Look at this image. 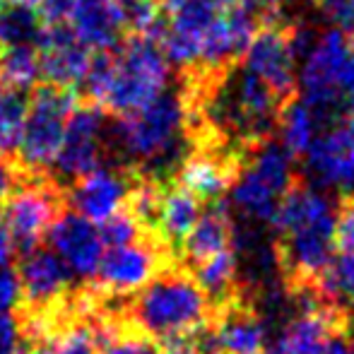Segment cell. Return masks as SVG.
<instances>
[{
    "mask_svg": "<svg viewBox=\"0 0 354 354\" xmlns=\"http://www.w3.org/2000/svg\"><path fill=\"white\" fill-rule=\"evenodd\" d=\"M335 207L313 186L289 188L272 224L282 234L284 261L297 275L321 277L335 258Z\"/></svg>",
    "mask_w": 354,
    "mask_h": 354,
    "instance_id": "6da1fadb",
    "label": "cell"
},
{
    "mask_svg": "<svg viewBox=\"0 0 354 354\" xmlns=\"http://www.w3.org/2000/svg\"><path fill=\"white\" fill-rule=\"evenodd\" d=\"M191 131L188 104L181 94L157 97L152 104L118 116L111 138L123 157L147 169H159L181 157Z\"/></svg>",
    "mask_w": 354,
    "mask_h": 354,
    "instance_id": "7a4b0ae2",
    "label": "cell"
},
{
    "mask_svg": "<svg viewBox=\"0 0 354 354\" xmlns=\"http://www.w3.org/2000/svg\"><path fill=\"white\" fill-rule=\"evenodd\" d=\"M207 306V294L198 280L181 272H167L138 292L133 318L147 335L159 340H183L203 328Z\"/></svg>",
    "mask_w": 354,
    "mask_h": 354,
    "instance_id": "3957f363",
    "label": "cell"
},
{
    "mask_svg": "<svg viewBox=\"0 0 354 354\" xmlns=\"http://www.w3.org/2000/svg\"><path fill=\"white\" fill-rule=\"evenodd\" d=\"M169 75V58L157 46V39L133 34L113 56L111 77L97 104L116 116L133 113L162 97Z\"/></svg>",
    "mask_w": 354,
    "mask_h": 354,
    "instance_id": "277c9868",
    "label": "cell"
},
{
    "mask_svg": "<svg viewBox=\"0 0 354 354\" xmlns=\"http://www.w3.org/2000/svg\"><path fill=\"white\" fill-rule=\"evenodd\" d=\"M354 48V37L345 29H328L304 56L299 73L301 99L316 109L321 123L335 121L345 102V80Z\"/></svg>",
    "mask_w": 354,
    "mask_h": 354,
    "instance_id": "5b68a950",
    "label": "cell"
},
{
    "mask_svg": "<svg viewBox=\"0 0 354 354\" xmlns=\"http://www.w3.org/2000/svg\"><path fill=\"white\" fill-rule=\"evenodd\" d=\"M77 109L75 87L48 82L34 89L29 99L27 126L22 133V142L17 147L19 162L24 169L39 174L53 169L63 138H66L68 118Z\"/></svg>",
    "mask_w": 354,
    "mask_h": 354,
    "instance_id": "8992f818",
    "label": "cell"
},
{
    "mask_svg": "<svg viewBox=\"0 0 354 354\" xmlns=\"http://www.w3.org/2000/svg\"><path fill=\"white\" fill-rule=\"evenodd\" d=\"M241 68L268 82L284 102L294 99L299 87L297 63L299 56L289 39V29L277 24L275 19L266 17V22L258 27L256 37L243 51Z\"/></svg>",
    "mask_w": 354,
    "mask_h": 354,
    "instance_id": "52a82bcc",
    "label": "cell"
},
{
    "mask_svg": "<svg viewBox=\"0 0 354 354\" xmlns=\"http://www.w3.org/2000/svg\"><path fill=\"white\" fill-rule=\"evenodd\" d=\"M104 138H106L104 109L99 104L77 106L68 118L66 138L53 162V171L68 181H77L80 176L94 171L104 157Z\"/></svg>",
    "mask_w": 354,
    "mask_h": 354,
    "instance_id": "ba28073f",
    "label": "cell"
},
{
    "mask_svg": "<svg viewBox=\"0 0 354 354\" xmlns=\"http://www.w3.org/2000/svg\"><path fill=\"white\" fill-rule=\"evenodd\" d=\"M53 251L61 256V261L68 266L73 277L89 280L97 277L99 266L106 253V241H104L102 227L92 219H87L80 212H68L56 217L46 234Z\"/></svg>",
    "mask_w": 354,
    "mask_h": 354,
    "instance_id": "9c48e42d",
    "label": "cell"
},
{
    "mask_svg": "<svg viewBox=\"0 0 354 354\" xmlns=\"http://www.w3.org/2000/svg\"><path fill=\"white\" fill-rule=\"evenodd\" d=\"M58 217V198L44 183H27L8 193L3 219L15 248H37Z\"/></svg>",
    "mask_w": 354,
    "mask_h": 354,
    "instance_id": "30bf717a",
    "label": "cell"
},
{
    "mask_svg": "<svg viewBox=\"0 0 354 354\" xmlns=\"http://www.w3.org/2000/svg\"><path fill=\"white\" fill-rule=\"evenodd\" d=\"M306 167L318 183L354 193V118L345 116L321 131L306 152Z\"/></svg>",
    "mask_w": 354,
    "mask_h": 354,
    "instance_id": "8fae6325",
    "label": "cell"
},
{
    "mask_svg": "<svg viewBox=\"0 0 354 354\" xmlns=\"http://www.w3.org/2000/svg\"><path fill=\"white\" fill-rule=\"evenodd\" d=\"M159 253L145 241H131L123 246H109L99 266V284L113 297H131L147 287L157 277Z\"/></svg>",
    "mask_w": 354,
    "mask_h": 354,
    "instance_id": "7c38bea8",
    "label": "cell"
},
{
    "mask_svg": "<svg viewBox=\"0 0 354 354\" xmlns=\"http://www.w3.org/2000/svg\"><path fill=\"white\" fill-rule=\"evenodd\" d=\"M131 193L133 186L126 174L99 164L94 171L84 174L75 181L71 191V205L75 207V212L102 224L126 207Z\"/></svg>",
    "mask_w": 354,
    "mask_h": 354,
    "instance_id": "4fadbf2b",
    "label": "cell"
},
{
    "mask_svg": "<svg viewBox=\"0 0 354 354\" xmlns=\"http://www.w3.org/2000/svg\"><path fill=\"white\" fill-rule=\"evenodd\" d=\"M39 56H41V75L48 82L75 87L84 82L92 66L89 48L73 34L66 24H48L39 39Z\"/></svg>",
    "mask_w": 354,
    "mask_h": 354,
    "instance_id": "5bb4252c",
    "label": "cell"
},
{
    "mask_svg": "<svg viewBox=\"0 0 354 354\" xmlns=\"http://www.w3.org/2000/svg\"><path fill=\"white\" fill-rule=\"evenodd\" d=\"M73 34L89 51H111L126 32V12L121 0H77L68 19Z\"/></svg>",
    "mask_w": 354,
    "mask_h": 354,
    "instance_id": "9a60e30c",
    "label": "cell"
},
{
    "mask_svg": "<svg viewBox=\"0 0 354 354\" xmlns=\"http://www.w3.org/2000/svg\"><path fill=\"white\" fill-rule=\"evenodd\" d=\"M17 272L22 280L24 297L34 306H46V304L58 301L73 280V272L68 270V266L53 248H29Z\"/></svg>",
    "mask_w": 354,
    "mask_h": 354,
    "instance_id": "2e32d148",
    "label": "cell"
},
{
    "mask_svg": "<svg viewBox=\"0 0 354 354\" xmlns=\"http://www.w3.org/2000/svg\"><path fill=\"white\" fill-rule=\"evenodd\" d=\"M236 174L229 167V159L212 152H198L183 159L178 169V183L201 201H217L232 188Z\"/></svg>",
    "mask_w": 354,
    "mask_h": 354,
    "instance_id": "e0dca14e",
    "label": "cell"
},
{
    "mask_svg": "<svg viewBox=\"0 0 354 354\" xmlns=\"http://www.w3.org/2000/svg\"><path fill=\"white\" fill-rule=\"evenodd\" d=\"M229 191H232L234 210L241 212L246 219H253V222H272L280 201L284 198V193L277 191L253 167H246L241 174H236Z\"/></svg>",
    "mask_w": 354,
    "mask_h": 354,
    "instance_id": "ac0fdd59",
    "label": "cell"
},
{
    "mask_svg": "<svg viewBox=\"0 0 354 354\" xmlns=\"http://www.w3.org/2000/svg\"><path fill=\"white\" fill-rule=\"evenodd\" d=\"M210 340L219 354H266L268 350L266 326L248 311H229L217 323Z\"/></svg>",
    "mask_w": 354,
    "mask_h": 354,
    "instance_id": "d6986e66",
    "label": "cell"
},
{
    "mask_svg": "<svg viewBox=\"0 0 354 354\" xmlns=\"http://www.w3.org/2000/svg\"><path fill=\"white\" fill-rule=\"evenodd\" d=\"M201 198L193 196L183 186H178L162 193L154 222H157V229L164 236V241L183 243L191 229L196 227V222L201 219Z\"/></svg>",
    "mask_w": 354,
    "mask_h": 354,
    "instance_id": "ffe728a7",
    "label": "cell"
},
{
    "mask_svg": "<svg viewBox=\"0 0 354 354\" xmlns=\"http://www.w3.org/2000/svg\"><path fill=\"white\" fill-rule=\"evenodd\" d=\"M234 243V227L229 214L222 207H214L201 214V219L196 222V227L191 229V234L183 241L186 248V258L193 261V266L205 258L222 253L227 248H232Z\"/></svg>",
    "mask_w": 354,
    "mask_h": 354,
    "instance_id": "44dd1931",
    "label": "cell"
},
{
    "mask_svg": "<svg viewBox=\"0 0 354 354\" xmlns=\"http://www.w3.org/2000/svg\"><path fill=\"white\" fill-rule=\"evenodd\" d=\"M280 142L294 157H306L313 140L321 133V118L316 109L304 99H289L280 111Z\"/></svg>",
    "mask_w": 354,
    "mask_h": 354,
    "instance_id": "7402d4cb",
    "label": "cell"
},
{
    "mask_svg": "<svg viewBox=\"0 0 354 354\" xmlns=\"http://www.w3.org/2000/svg\"><path fill=\"white\" fill-rule=\"evenodd\" d=\"M41 75V56L34 44L0 46V84L15 89H29Z\"/></svg>",
    "mask_w": 354,
    "mask_h": 354,
    "instance_id": "603a6c76",
    "label": "cell"
},
{
    "mask_svg": "<svg viewBox=\"0 0 354 354\" xmlns=\"http://www.w3.org/2000/svg\"><path fill=\"white\" fill-rule=\"evenodd\" d=\"M109 337V328L71 326L44 337L37 354H102V345Z\"/></svg>",
    "mask_w": 354,
    "mask_h": 354,
    "instance_id": "cb8c5ba5",
    "label": "cell"
},
{
    "mask_svg": "<svg viewBox=\"0 0 354 354\" xmlns=\"http://www.w3.org/2000/svg\"><path fill=\"white\" fill-rule=\"evenodd\" d=\"M29 102L22 89L0 84V154H15L27 126Z\"/></svg>",
    "mask_w": 354,
    "mask_h": 354,
    "instance_id": "d4e9b609",
    "label": "cell"
},
{
    "mask_svg": "<svg viewBox=\"0 0 354 354\" xmlns=\"http://www.w3.org/2000/svg\"><path fill=\"white\" fill-rule=\"evenodd\" d=\"M236 272H239V258L232 248L196 263V280L205 289L207 297L212 299L229 297L234 282H236Z\"/></svg>",
    "mask_w": 354,
    "mask_h": 354,
    "instance_id": "484cf974",
    "label": "cell"
},
{
    "mask_svg": "<svg viewBox=\"0 0 354 354\" xmlns=\"http://www.w3.org/2000/svg\"><path fill=\"white\" fill-rule=\"evenodd\" d=\"M41 22L37 10L22 5H3L0 10V46L10 44H39L41 39Z\"/></svg>",
    "mask_w": 354,
    "mask_h": 354,
    "instance_id": "4316f807",
    "label": "cell"
},
{
    "mask_svg": "<svg viewBox=\"0 0 354 354\" xmlns=\"http://www.w3.org/2000/svg\"><path fill=\"white\" fill-rule=\"evenodd\" d=\"M323 292L330 297H342L354 301V251H342L321 277Z\"/></svg>",
    "mask_w": 354,
    "mask_h": 354,
    "instance_id": "83f0119b",
    "label": "cell"
},
{
    "mask_svg": "<svg viewBox=\"0 0 354 354\" xmlns=\"http://www.w3.org/2000/svg\"><path fill=\"white\" fill-rule=\"evenodd\" d=\"M104 234V241L106 246H123V243H131L140 239V222H138V214L118 212L111 219L99 224Z\"/></svg>",
    "mask_w": 354,
    "mask_h": 354,
    "instance_id": "f1b7e54d",
    "label": "cell"
},
{
    "mask_svg": "<svg viewBox=\"0 0 354 354\" xmlns=\"http://www.w3.org/2000/svg\"><path fill=\"white\" fill-rule=\"evenodd\" d=\"M24 289L17 270H10L8 266H0V313H12L17 304L22 301Z\"/></svg>",
    "mask_w": 354,
    "mask_h": 354,
    "instance_id": "f546056e",
    "label": "cell"
},
{
    "mask_svg": "<svg viewBox=\"0 0 354 354\" xmlns=\"http://www.w3.org/2000/svg\"><path fill=\"white\" fill-rule=\"evenodd\" d=\"M27 340H24L22 326L12 313H0V354H24Z\"/></svg>",
    "mask_w": 354,
    "mask_h": 354,
    "instance_id": "4dcf8cb0",
    "label": "cell"
},
{
    "mask_svg": "<svg viewBox=\"0 0 354 354\" xmlns=\"http://www.w3.org/2000/svg\"><path fill=\"white\" fill-rule=\"evenodd\" d=\"M102 354H159V350L149 340H145V337L113 335L102 345Z\"/></svg>",
    "mask_w": 354,
    "mask_h": 354,
    "instance_id": "1f68e13d",
    "label": "cell"
},
{
    "mask_svg": "<svg viewBox=\"0 0 354 354\" xmlns=\"http://www.w3.org/2000/svg\"><path fill=\"white\" fill-rule=\"evenodd\" d=\"M335 241L340 251H354V198H350V201L337 210Z\"/></svg>",
    "mask_w": 354,
    "mask_h": 354,
    "instance_id": "d6a6232c",
    "label": "cell"
},
{
    "mask_svg": "<svg viewBox=\"0 0 354 354\" xmlns=\"http://www.w3.org/2000/svg\"><path fill=\"white\" fill-rule=\"evenodd\" d=\"M131 201H133V210L140 219H154L159 207V201H162V193L152 186V183H142V186L133 188L131 193Z\"/></svg>",
    "mask_w": 354,
    "mask_h": 354,
    "instance_id": "836d02e7",
    "label": "cell"
},
{
    "mask_svg": "<svg viewBox=\"0 0 354 354\" xmlns=\"http://www.w3.org/2000/svg\"><path fill=\"white\" fill-rule=\"evenodd\" d=\"M77 0H41L37 8L39 17L46 24H66Z\"/></svg>",
    "mask_w": 354,
    "mask_h": 354,
    "instance_id": "e575fe53",
    "label": "cell"
},
{
    "mask_svg": "<svg viewBox=\"0 0 354 354\" xmlns=\"http://www.w3.org/2000/svg\"><path fill=\"white\" fill-rule=\"evenodd\" d=\"M328 17L354 37V0H323Z\"/></svg>",
    "mask_w": 354,
    "mask_h": 354,
    "instance_id": "d590c367",
    "label": "cell"
},
{
    "mask_svg": "<svg viewBox=\"0 0 354 354\" xmlns=\"http://www.w3.org/2000/svg\"><path fill=\"white\" fill-rule=\"evenodd\" d=\"M12 248H15L12 236H10L8 227H5L3 214H0V266H8L10 256H12Z\"/></svg>",
    "mask_w": 354,
    "mask_h": 354,
    "instance_id": "8d00e7d4",
    "label": "cell"
},
{
    "mask_svg": "<svg viewBox=\"0 0 354 354\" xmlns=\"http://www.w3.org/2000/svg\"><path fill=\"white\" fill-rule=\"evenodd\" d=\"M169 354H210V347L198 345V342H188L183 340H174V347L169 350Z\"/></svg>",
    "mask_w": 354,
    "mask_h": 354,
    "instance_id": "74e56055",
    "label": "cell"
},
{
    "mask_svg": "<svg viewBox=\"0 0 354 354\" xmlns=\"http://www.w3.org/2000/svg\"><path fill=\"white\" fill-rule=\"evenodd\" d=\"M316 354H350V345L340 335H330Z\"/></svg>",
    "mask_w": 354,
    "mask_h": 354,
    "instance_id": "f35d334b",
    "label": "cell"
},
{
    "mask_svg": "<svg viewBox=\"0 0 354 354\" xmlns=\"http://www.w3.org/2000/svg\"><path fill=\"white\" fill-rule=\"evenodd\" d=\"M266 354H304V352L299 350L297 345H292V342H289V340H287V337H284V335H280V337H277L275 342H272L270 347H268V350H266Z\"/></svg>",
    "mask_w": 354,
    "mask_h": 354,
    "instance_id": "ab89813d",
    "label": "cell"
},
{
    "mask_svg": "<svg viewBox=\"0 0 354 354\" xmlns=\"http://www.w3.org/2000/svg\"><path fill=\"white\" fill-rule=\"evenodd\" d=\"M12 191V171L0 162V198H5Z\"/></svg>",
    "mask_w": 354,
    "mask_h": 354,
    "instance_id": "60d3db41",
    "label": "cell"
},
{
    "mask_svg": "<svg viewBox=\"0 0 354 354\" xmlns=\"http://www.w3.org/2000/svg\"><path fill=\"white\" fill-rule=\"evenodd\" d=\"M8 3H12V5H22V8H32V10H37L41 0H8Z\"/></svg>",
    "mask_w": 354,
    "mask_h": 354,
    "instance_id": "b9f144b4",
    "label": "cell"
},
{
    "mask_svg": "<svg viewBox=\"0 0 354 354\" xmlns=\"http://www.w3.org/2000/svg\"><path fill=\"white\" fill-rule=\"evenodd\" d=\"M164 5H171V3H176V0H162Z\"/></svg>",
    "mask_w": 354,
    "mask_h": 354,
    "instance_id": "7bdbcfd3",
    "label": "cell"
},
{
    "mask_svg": "<svg viewBox=\"0 0 354 354\" xmlns=\"http://www.w3.org/2000/svg\"><path fill=\"white\" fill-rule=\"evenodd\" d=\"M350 354H354V345H352V347H350Z\"/></svg>",
    "mask_w": 354,
    "mask_h": 354,
    "instance_id": "ee69618b",
    "label": "cell"
},
{
    "mask_svg": "<svg viewBox=\"0 0 354 354\" xmlns=\"http://www.w3.org/2000/svg\"><path fill=\"white\" fill-rule=\"evenodd\" d=\"M316 3H323V0H316Z\"/></svg>",
    "mask_w": 354,
    "mask_h": 354,
    "instance_id": "f6af8a7d",
    "label": "cell"
}]
</instances>
